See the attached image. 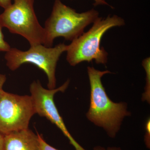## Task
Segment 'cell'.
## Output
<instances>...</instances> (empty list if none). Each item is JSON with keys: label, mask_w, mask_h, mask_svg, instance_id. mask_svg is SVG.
<instances>
[{"label": "cell", "mask_w": 150, "mask_h": 150, "mask_svg": "<svg viewBox=\"0 0 150 150\" xmlns=\"http://www.w3.org/2000/svg\"><path fill=\"white\" fill-rule=\"evenodd\" d=\"M91 87L90 105L86 117L96 126L102 127L110 138H115L123 118L129 116L125 103H114L107 95L101 79L111 74L108 70L100 71L93 67L87 68Z\"/></svg>", "instance_id": "1"}, {"label": "cell", "mask_w": 150, "mask_h": 150, "mask_svg": "<svg viewBox=\"0 0 150 150\" xmlns=\"http://www.w3.org/2000/svg\"><path fill=\"white\" fill-rule=\"evenodd\" d=\"M124 19L114 15L107 17L98 18L93 23L88 31L71 41L68 45L67 60L71 66L75 67L84 62H92L97 64H107L108 53L100 42L103 35L110 28L125 25Z\"/></svg>", "instance_id": "2"}, {"label": "cell", "mask_w": 150, "mask_h": 150, "mask_svg": "<svg viewBox=\"0 0 150 150\" xmlns=\"http://www.w3.org/2000/svg\"><path fill=\"white\" fill-rule=\"evenodd\" d=\"M99 14L93 8L78 13L61 0H55L51 15L45 22L43 45L52 47L54 39L58 37L73 41L83 33L88 25L93 23Z\"/></svg>", "instance_id": "3"}, {"label": "cell", "mask_w": 150, "mask_h": 150, "mask_svg": "<svg viewBox=\"0 0 150 150\" xmlns=\"http://www.w3.org/2000/svg\"><path fill=\"white\" fill-rule=\"evenodd\" d=\"M68 45L59 43L54 47L43 44L30 46L27 51L11 48L6 52L5 59L7 67L14 71L25 64L34 65L46 74L48 79L47 86L49 89L55 88L56 80V71L57 63L61 55L66 52Z\"/></svg>", "instance_id": "4"}, {"label": "cell", "mask_w": 150, "mask_h": 150, "mask_svg": "<svg viewBox=\"0 0 150 150\" xmlns=\"http://www.w3.org/2000/svg\"><path fill=\"white\" fill-rule=\"evenodd\" d=\"M34 0H12L0 14L3 27L25 38L30 46L44 43L45 31L35 14Z\"/></svg>", "instance_id": "5"}, {"label": "cell", "mask_w": 150, "mask_h": 150, "mask_svg": "<svg viewBox=\"0 0 150 150\" xmlns=\"http://www.w3.org/2000/svg\"><path fill=\"white\" fill-rule=\"evenodd\" d=\"M35 114L30 96H19L0 91V133L7 134L28 129Z\"/></svg>", "instance_id": "6"}, {"label": "cell", "mask_w": 150, "mask_h": 150, "mask_svg": "<svg viewBox=\"0 0 150 150\" xmlns=\"http://www.w3.org/2000/svg\"><path fill=\"white\" fill-rule=\"evenodd\" d=\"M69 83L70 81L68 80L58 88L47 89L42 86L39 81H33L30 87V96L35 113L41 117H45L56 125L69 140L70 144L76 150H86L76 142L68 131L54 102L55 94L59 92H64L69 86Z\"/></svg>", "instance_id": "7"}, {"label": "cell", "mask_w": 150, "mask_h": 150, "mask_svg": "<svg viewBox=\"0 0 150 150\" xmlns=\"http://www.w3.org/2000/svg\"><path fill=\"white\" fill-rule=\"evenodd\" d=\"M4 150H40L37 134L28 129L4 136Z\"/></svg>", "instance_id": "8"}, {"label": "cell", "mask_w": 150, "mask_h": 150, "mask_svg": "<svg viewBox=\"0 0 150 150\" xmlns=\"http://www.w3.org/2000/svg\"><path fill=\"white\" fill-rule=\"evenodd\" d=\"M142 66L144 69L146 73V84L145 92L142 96V100L150 103V58L147 57L143 60Z\"/></svg>", "instance_id": "9"}, {"label": "cell", "mask_w": 150, "mask_h": 150, "mask_svg": "<svg viewBox=\"0 0 150 150\" xmlns=\"http://www.w3.org/2000/svg\"><path fill=\"white\" fill-rule=\"evenodd\" d=\"M3 26L0 19V51L7 52L9 50L11 47L5 40L4 36L2 32Z\"/></svg>", "instance_id": "10"}, {"label": "cell", "mask_w": 150, "mask_h": 150, "mask_svg": "<svg viewBox=\"0 0 150 150\" xmlns=\"http://www.w3.org/2000/svg\"><path fill=\"white\" fill-rule=\"evenodd\" d=\"M40 143V150H59L48 144L43 139L42 135L37 133Z\"/></svg>", "instance_id": "11"}, {"label": "cell", "mask_w": 150, "mask_h": 150, "mask_svg": "<svg viewBox=\"0 0 150 150\" xmlns=\"http://www.w3.org/2000/svg\"><path fill=\"white\" fill-rule=\"evenodd\" d=\"M150 119L147 121L146 124V131L144 141L145 144L147 147L150 149Z\"/></svg>", "instance_id": "12"}, {"label": "cell", "mask_w": 150, "mask_h": 150, "mask_svg": "<svg viewBox=\"0 0 150 150\" xmlns=\"http://www.w3.org/2000/svg\"><path fill=\"white\" fill-rule=\"evenodd\" d=\"M12 3V0H0V7L4 9L8 7Z\"/></svg>", "instance_id": "13"}, {"label": "cell", "mask_w": 150, "mask_h": 150, "mask_svg": "<svg viewBox=\"0 0 150 150\" xmlns=\"http://www.w3.org/2000/svg\"><path fill=\"white\" fill-rule=\"evenodd\" d=\"M93 5L94 6L99 5L107 6L110 7L111 8H112V7L110 6V5L105 1V0H93Z\"/></svg>", "instance_id": "14"}, {"label": "cell", "mask_w": 150, "mask_h": 150, "mask_svg": "<svg viewBox=\"0 0 150 150\" xmlns=\"http://www.w3.org/2000/svg\"><path fill=\"white\" fill-rule=\"evenodd\" d=\"M93 150H122L121 148L117 147H108L107 149H105L103 147L98 146L94 148Z\"/></svg>", "instance_id": "15"}, {"label": "cell", "mask_w": 150, "mask_h": 150, "mask_svg": "<svg viewBox=\"0 0 150 150\" xmlns=\"http://www.w3.org/2000/svg\"><path fill=\"white\" fill-rule=\"evenodd\" d=\"M6 81V76L5 75L0 74V91L3 89V87Z\"/></svg>", "instance_id": "16"}, {"label": "cell", "mask_w": 150, "mask_h": 150, "mask_svg": "<svg viewBox=\"0 0 150 150\" xmlns=\"http://www.w3.org/2000/svg\"><path fill=\"white\" fill-rule=\"evenodd\" d=\"M0 150H4V136L0 133Z\"/></svg>", "instance_id": "17"}]
</instances>
